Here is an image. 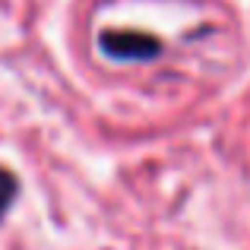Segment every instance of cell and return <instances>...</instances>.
<instances>
[{
	"mask_svg": "<svg viewBox=\"0 0 250 250\" xmlns=\"http://www.w3.org/2000/svg\"><path fill=\"white\" fill-rule=\"evenodd\" d=\"M13 196H16V177L6 168H0V219H3V212L10 209Z\"/></svg>",
	"mask_w": 250,
	"mask_h": 250,
	"instance_id": "7a4b0ae2",
	"label": "cell"
},
{
	"mask_svg": "<svg viewBox=\"0 0 250 250\" xmlns=\"http://www.w3.org/2000/svg\"><path fill=\"white\" fill-rule=\"evenodd\" d=\"M98 44L114 61H152L162 51L159 38L143 35V32H104Z\"/></svg>",
	"mask_w": 250,
	"mask_h": 250,
	"instance_id": "6da1fadb",
	"label": "cell"
}]
</instances>
